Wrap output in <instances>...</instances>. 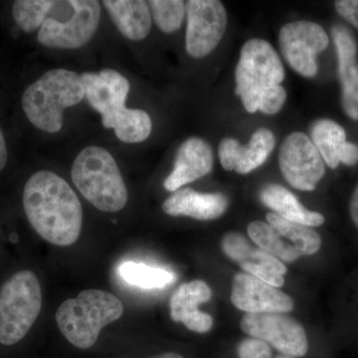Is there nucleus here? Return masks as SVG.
Here are the masks:
<instances>
[{"instance_id": "obj_4", "label": "nucleus", "mask_w": 358, "mask_h": 358, "mask_svg": "<svg viewBox=\"0 0 358 358\" xmlns=\"http://www.w3.org/2000/svg\"><path fill=\"white\" fill-rule=\"evenodd\" d=\"M122 313L124 305L115 294L89 289L63 301L55 319L61 334L70 343L88 350L98 341L103 327L121 319Z\"/></svg>"}, {"instance_id": "obj_24", "label": "nucleus", "mask_w": 358, "mask_h": 358, "mask_svg": "<svg viewBox=\"0 0 358 358\" xmlns=\"http://www.w3.org/2000/svg\"><path fill=\"white\" fill-rule=\"evenodd\" d=\"M266 219L282 237L288 238L301 256L313 255L322 247L320 234L313 227L287 220L274 212H268Z\"/></svg>"}, {"instance_id": "obj_3", "label": "nucleus", "mask_w": 358, "mask_h": 358, "mask_svg": "<svg viewBox=\"0 0 358 358\" xmlns=\"http://www.w3.org/2000/svg\"><path fill=\"white\" fill-rule=\"evenodd\" d=\"M84 99L80 75L59 68L47 71L25 89L21 96V107L32 126L55 134L64 124V110Z\"/></svg>"}, {"instance_id": "obj_26", "label": "nucleus", "mask_w": 358, "mask_h": 358, "mask_svg": "<svg viewBox=\"0 0 358 358\" xmlns=\"http://www.w3.org/2000/svg\"><path fill=\"white\" fill-rule=\"evenodd\" d=\"M248 235L257 246L265 250L281 262H294L301 256L293 244L285 242L281 235L268 223L263 221H254L250 223Z\"/></svg>"}, {"instance_id": "obj_7", "label": "nucleus", "mask_w": 358, "mask_h": 358, "mask_svg": "<svg viewBox=\"0 0 358 358\" xmlns=\"http://www.w3.org/2000/svg\"><path fill=\"white\" fill-rule=\"evenodd\" d=\"M100 20L101 3L96 0H54L37 40L47 48H81L93 38Z\"/></svg>"}, {"instance_id": "obj_16", "label": "nucleus", "mask_w": 358, "mask_h": 358, "mask_svg": "<svg viewBox=\"0 0 358 358\" xmlns=\"http://www.w3.org/2000/svg\"><path fill=\"white\" fill-rule=\"evenodd\" d=\"M214 164L212 148L203 138H187L176 152L173 169L164 180V188L169 192L180 189L188 183L210 173Z\"/></svg>"}, {"instance_id": "obj_21", "label": "nucleus", "mask_w": 358, "mask_h": 358, "mask_svg": "<svg viewBox=\"0 0 358 358\" xmlns=\"http://www.w3.org/2000/svg\"><path fill=\"white\" fill-rule=\"evenodd\" d=\"M260 199L264 205L274 211L277 215L293 222L310 227H319L324 223V215L319 212L305 208L298 199L279 185H267L260 192Z\"/></svg>"}, {"instance_id": "obj_34", "label": "nucleus", "mask_w": 358, "mask_h": 358, "mask_svg": "<svg viewBox=\"0 0 358 358\" xmlns=\"http://www.w3.org/2000/svg\"><path fill=\"white\" fill-rule=\"evenodd\" d=\"M275 358H296V357H292V355H284V353H281V355H278V357Z\"/></svg>"}, {"instance_id": "obj_29", "label": "nucleus", "mask_w": 358, "mask_h": 358, "mask_svg": "<svg viewBox=\"0 0 358 358\" xmlns=\"http://www.w3.org/2000/svg\"><path fill=\"white\" fill-rule=\"evenodd\" d=\"M239 358H272V350L267 343L261 339L246 338L237 348Z\"/></svg>"}, {"instance_id": "obj_10", "label": "nucleus", "mask_w": 358, "mask_h": 358, "mask_svg": "<svg viewBox=\"0 0 358 358\" xmlns=\"http://www.w3.org/2000/svg\"><path fill=\"white\" fill-rule=\"evenodd\" d=\"M279 166L285 179L296 189L313 192L326 174L319 150L307 134H289L281 145Z\"/></svg>"}, {"instance_id": "obj_2", "label": "nucleus", "mask_w": 358, "mask_h": 358, "mask_svg": "<svg viewBox=\"0 0 358 358\" xmlns=\"http://www.w3.org/2000/svg\"><path fill=\"white\" fill-rule=\"evenodd\" d=\"M285 69L272 45L260 38L250 39L242 46L235 71L236 94L250 114L275 115L287 100L282 86Z\"/></svg>"}, {"instance_id": "obj_27", "label": "nucleus", "mask_w": 358, "mask_h": 358, "mask_svg": "<svg viewBox=\"0 0 358 358\" xmlns=\"http://www.w3.org/2000/svg\"><path fill=\"white\" fill-rule=\"evenodd\" d=\"M54 0H17L13 4V17L16 25L25 33L40 29L48 17Z\"/></svg>"}, {"instance_id": "obj_5", "label": "nucleus", "mask_w": 358, "mask_h": 358, "mask_svg": "<svg viewBox=\"0 0 358 358\" xmlns=\"http://www.w3.org/2000/svg\"><path fill=\"white\" fill-rule=\"evenodd\" d=\"M71 178L84 199L100 211L114 213L128 203L121 171L106 148H85L73 162Z\"/></svg>"}, {"instance_id": "obj_17", "label": "nucleus", "mask_w": 358, "mask_h": 358, "mask_svg": "<svg viewBox=\"0 0 358 358\" xmlns=\"http://www.w3.org/2000/svg\"><path fill=\"white\" fill-rule=\"evenodd\" d=\"M80 77L84 87L85 98L101 115L126 107L131 86L128 79L121 73L106 68L99 73H83Z\"/></svg>"}, {"instance_id": "obj_14", "label": "nucleus", "mask_w": 358, "mask_h": 358, "mask_svg": "<svg viewBox=\"0 0 358 358\" xmlns=\"http://www.w3.org/2000/svg\"><path fill=\"white\" fill-rule=\"evenodd\" d=\"M275 145L274 134L268 129H259L247 145H241L235 138H223L219 145L218 157L225 171L247 174L265 164Z\"/></svg>"}, {"instance_id": "obj_12", "label": "nucleus", "mask_w": 358, "mask_h": 358, "mask_svg": "<svg viewBox=\"0 0 358 358\" xmlns=\"http://www.w3.org/2000/svg\"><path fill=\"white\" fill-rule=\"evenodd\" d=\"M231 301L247 313H287L294 310L291 296L248 273H238L233 278Z\"/></svg>"}, {"instance_id": "obj_25", "label": "nucleus", "mask_w": 358, "mask_h": 358, "mask_svg": "<svg viewBox=\"0 0 358 358\" xmlns=\"http://www.w3.org/2000/svg\"><path fill=\"white\" fill-rule=\"evenodd\" d=\"M120 277L127 284L141 289H162L176 281V275L166 268L145 263L124 261L119 266Z\"/></svg>"}, {"instance_id": "obj_23", "label": "nucleus", "mask_w": 358, "mask_h": 358, "mask_svg": "<svg viewBox=\"0 0 358 358\" xmlns=\"http://www.w3.org/2000/svg\"><path fill=\"white\" fill-rule=\"evenodd\" d=\"M310 140L319 150L324 164L329 169H338L341 155L350 143L346 141L345 129L331 120H317L310 127Z\"/></svg>"}, {"instance_id": "obj_19", "label": "nucleus", "mask_w": 358, "mask_h": 358, "mask_svg": "<svg viewBox=\"0 0 358 358\" xmlns=\"http://www.w3.org/2000/svg\"><path fill=\"white\" fill-rule=\"evenodd\" d=\"M227 197L222 193H202L180 188L167 197L162 210L169 216H187L196 220H215L227 210Z\"/></svg>"}, {"instance_id": "obj_31", "label": "nucleus", "mask_w": 358, "mask_h": 358, "mask_svg": "<svg viewBox=\"0 0 358 358\" xmlns=\"http://www.w3.org/2000/svg\"><path fill=\"white\" fill-rule=\"evenodd\" d=\"M350 214L352 222L355 223V227L358 230V185L353 190L352 197H350Z\"/></svg>"}, {"instance_id": "obj_30", "label": "nucleus", "mask_w": 358, "mask_h": 358, "mask_svg": "<svg viewBox=\"0 0 358 358\" xmlns=\"http://www.w3.org/2000/svg\"><path fill=\"white\" fill-rule=\"evenodd\" d=\"M334 7L343 20L358 28V0H338Z\"/></svg>"}, {"instance_id": "obj_13", "label": "nucleus", "mask_w": 358, "mask_h": 358, "mask_svg": "<svg viewBox=\"0 0 358 358\" xmlns=\"http://www.w3.org/2000/svg\"><path fill=\"white\" fill-rule=\"evenodd\" d=\"M221 248L226 256L239 264L248 274L268 282L275 288L284 286L286 266L265 250L252 246L240 233H227L222 238Z\"/></svg>"}, {"instance_id": "obj_1", "label": "nucleus", "mask_w": 358, "mask_h": 358, "mask_svg": "<svg viewBox=\"0 0 358 358\" xmlns=\"http://www.w3.org/2000/svg\"><path fill=\"white\" fill-rule=\"evenodd\" d=\"M22 203L28 222L45 241L60 247L76 243L83 208L64 178L49 171L32 174L23 188Z\"/></svg>"}, {"instance_id": "obj_18", "label": "nucleus", "mask_w": 358, "mask_h": 358, "mask_svg": "<svg viewBox=\"0 0 358 358\" xmlns=\"http://www.w3.org/2000/svg\"><path fill=\"white\" fill-rule=\"evenodd\" d=\"M211 296L210 287L201 280L181 285L171 299V320L181 322L194 333H208L213 326V319L208 313H202L199 307L210 301Z\"/></svg>"}, {"instance_id": "obj_33", "label": "nucleus", "mask_w": 358, "mask_h": 358, "mask_svg": "<svg viewBox=\"0 0 358 358\" xmlns=\"http://www.w3.org/2000/svg\"><path fill=\"white\" fill-rule=\"evenodd\" d=\"M150 358H185L182 355H179V353L176 352H167L164 353V355H157V357H150Z\"/></svg>"}, {"instance_id": "obj_9", "label": "nucleus", "mask_w": 358, "mask_h": 358, "mask_svg": "<svg viewBox=\"0 0 358 358\" xmlns=\"http://www.w3.org/2000/svg\"><path fill=\"white\" fill-rule=\"evenodd\" d=\"M185 44L188 55L206 57L217 48L227 28V13L218 0H189L186 2Z\"/></svg>"}, {"instance_id": "obj_6", "label": "nucleus", "mask_w": 358, "mask_h": 358, "mask_svg": "<svg viewBox=\"0 0 358 358\" xmlns=\"http://www.w3.org/2000/svg\"><path fill=\"white\" fill-rule=\"evenodd\" d=\"M41 308L37 275L29 270L11 275L0 288V343L13 345L24 338L38 319Z\"/></svg>"}, {"instance_id": "obj_28", "label": "nucleus", "mask_w": 358, "mask_h": 358, "mask_svg": "<svg viewBox=\"0 0 358 358\" xmlns=\"http://www.w3.org/2000/svg\"><path fill=\"white\" fill-rule=\"evenodd\" d=\"M155 24L164 33L180 29L186 15V4L181 0H150L148 1Z\"/></svg>"}, {"instance_id": "obj_32", "label": "nucleus", "mask_w": 358, "mask_h": 358, "mask_svg": "<svg viewBox=\"0 0 358 358\" xmlns=\"http://www.w3.org/2000/svg\"><path fill=\"white\" fill-rule=\"evenodd\" d=\"M7 160H8V150H7L6 136L0 129V173L6 169Z\"/></svg>"}, {"instance_id": "obj_11", "label": "nucleus", "mask_w": 358, "mask_h": 358, "mask_svg": "<svg viewBox=\"0 0 358 358\" xmlns=\"http://www.w3.org/2000/svg\"><path fill=\"white\" fill-rule=\"evenodd\" d=\"M240 327L251 338L261 339L284 355L301 357L308 350L303 327L285 313H246Z\"/></svg>"}, {"instance_id": "obj_22", "label": "nucleus", "mask_w": 358, "mask_h": 358, "mask_svg": "<svg viewBox=\"0 0 358 358\" xmlns=\"http://www.w3.org/2000/svg\"><path fill=\"white\" fill-rule=\"evenodd\" d=\"M105 129H113L122 143H138L147 140L152 134V122L150 115L143 110L127 107L102 115Z\"/></svg>"}, {"instance_id": "obj_20", "label": "nucleus", "mask_w": 358, "mask_h": 358, "mask_svg": "<svg viewBox=\"0 0 358 358\" xmlns=\"http://www.w3.org/2000/svg\"><path fill=\"white\" fill-rule=\"evenodd\" d=\"M103 6L122 36L131 41L147 38L152 29V13L143 0H103Z\"/></svg>"}, {"instance_id": "obj_8", "label": "nucleus", "mask_w": 358, "mask_h": 358, "mask_svg": "<svg viewBox=\"0 0 358 358\" xmlns=\"http://www.w3.org/2000/svg\"><path fill=\"white\" fill-rule=\"evenodd\" d=\"M279 44L288 64L301 76L313 78L319 70L317 55L329 47V38L317 23L298 20L282 26Z\"/></svg>"}, {"instance_id": "obj_15", "label": "nucleus", "mask_w": 358, "mask_h": 358, "mask_svg": "<svg viewBox=\"0 0 358 358\" xmlns=\"http://www.w3.org/2000/svg\"><path fill=\"white\" fill-rule=\"evenodd\" d=\"M338 59L341 106L350 119L358 121V45L352 30L336 24L331 28Z\"/></svg>"}]
</instances>
